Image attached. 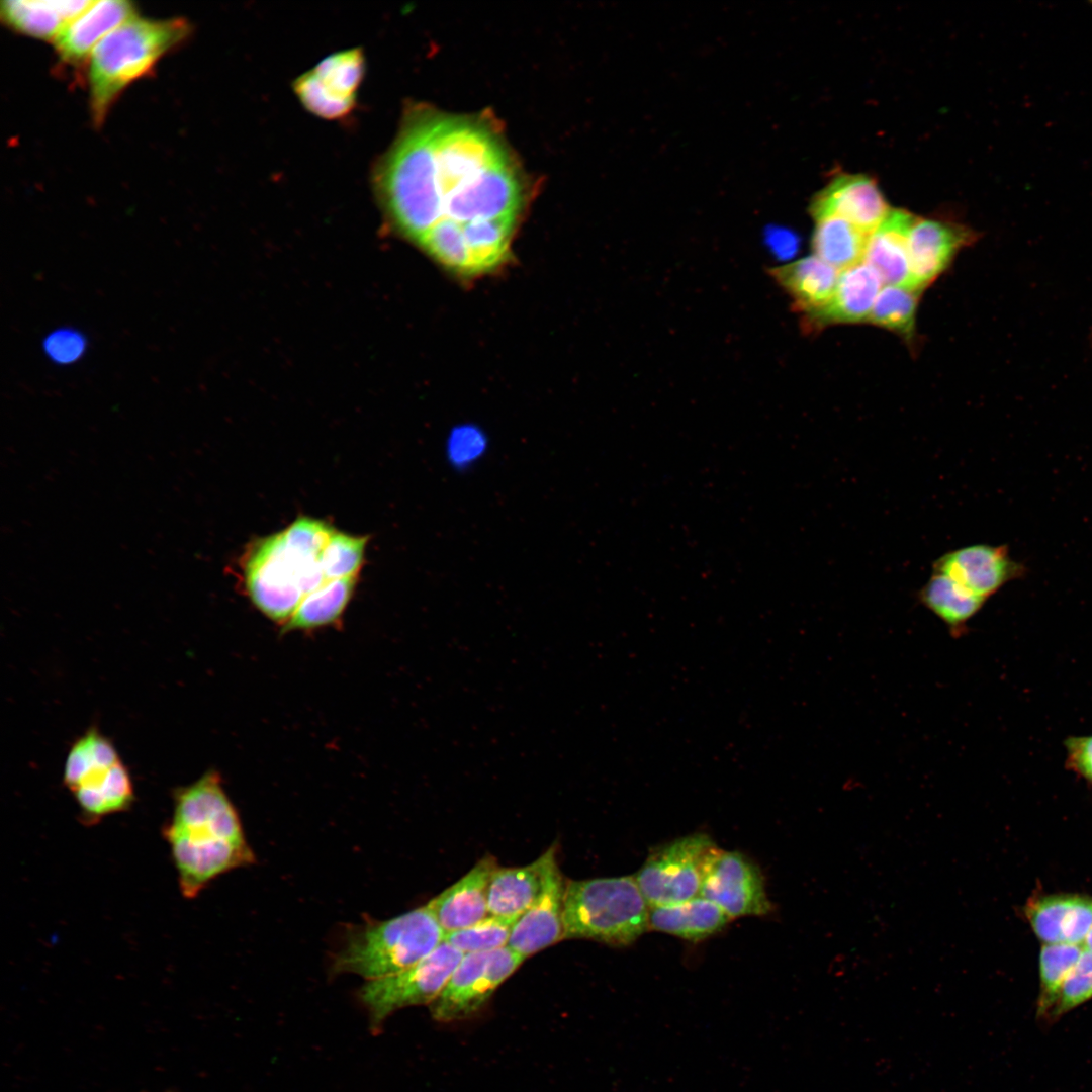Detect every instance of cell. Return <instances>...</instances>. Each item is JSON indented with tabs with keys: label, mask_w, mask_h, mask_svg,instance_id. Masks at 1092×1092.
Masks as SVG:
<instances>
[{
	"label": "cell",
	"mask_w": 1092,
	"mask_h": 1092,
	"mask_svg": "<svg viewBox=\"0 0 1092 1092\" xmlns=\"http://www.w3.org/2000/svg\"><path fill=\"white\" fill-rule=\"evenodd\" d=\"M1092 998V951L1084 947L1079 960L1062 982L1051 1006L1039 1018L1053 1023Z\"/></svg>",
	"instance_id": "33"
},
{
	"label": "cell",
	"mask_w": 1092,
	"mask_h": 1092,
	"mask_svg": "<svg viewBox=\"0 0 1092 1092\" xmlns=\"http://www.w3.org/2000/svg\"><path fill=\"white\" fill-rule=\"evenodd\" d=\"M524 960L509 946L463 954L439 996L430 1004L432 1016L449 1022L476 1013Z\"/></svg>",
	"instance_id": "10"
},
{
	"label": "cell",
	"mask_w": 1092,
	"mask_h": 1092,
	"mask_svg": "<svg viewBox=\"0 0 1092 1092\" xmlns=\"http://www.w3.org/2000/svg\"><path fill=\"white\" fill-rule=\"evenodd\" d=\"M93 0H5L0 19L10 30L54 42Z\"/></svg>",
	"instance_id": "22"
},
{
	"label": "cell",
	"mask_w": 1092,
	"mask_h": 1092,
	"mask_svg": "<svg viewBox=\"0 0 1092 1092\" xmlns=\"http://www.w3.org/2000/svg\"><path fill=\"white\" fill-rule=\"evenodd\" d=\"M1073 896L1053 895L1036 898L1026 906V916L1043 944L1063 943Z\"/></svg>",
	"instance_id": "36"
},
{
	"label": "cell",
	"mask_w": 1092,
	"mask_h": 1092,
	"mask_svg": "<svg viewBox=\"0 0 1092 1092\" xmlns=\"http://www.w3.org/2000/svg\"><path fill=\"white\" fill-rule=\"evenodd\" d=\"M649 909L634 875L567 881L564 939L629 945L649 929Z\"/></svg>",
	"instance_id": "5"
},
{
	"label": "cell",
	"mask_w": 1092,
	"mask_h": 1092,
	"mask_svg": "<svg viewBox=\"0 0 1092 1092\" xmlns=\"http://www.w3.org/2000/svg\"><path fill=\"white\" fill-rule=\"evenodd\" d=\"M488 450L489 440L486 433L471 423L454 426L445 439V460L456 471L473 468L484 459Z\"/></svg>",
	"instance_id": "35"
},
{
	"label": "cell",
	"mask_w": 1092,
	"mask_h": 1092,
	"mask_svg": "<svg viewBox=\"0 0 1092 1092\" xmlns=\"http://www.w3.org/2000/svg\"><path fill=\"white\" fill-rule=\"evenodd\" d=\"M1064 747L1066 767L1092 785V735L1069 736Z\"/></svg>",
	"instance_id": "40"
},
{
	"label": "cell",
	"mask_w": 1092,
	"mask_h": 1092,
	"mask_svg": "<svg viewBox=\"0 0 1092 1092\" xmlns=\"http://www.w3.org/2000/svg\"><path fill=\"white\" fill-rule=\"evenodd\" d=\"M1084 946L1086 948H1088L1090 951H1092V929L1089 932V934H1088V936H1087V938H1086V940L1084 942Z\"/></svg>",
	"instance_id": "41"
},
{
	"label": "cell",
	"mask_w": 1092,
	"mask_h": 1092,
	"mask_svg": "<svg viewBox=\"0 0 1092 1092\" xmlns=\"http://www.w3.org/2000/svg\"><path fill=\"white\" fill-rule=\"evenodd\" d=\"M914 218L908 211L891 209L867 238L862 262L877 272L883 284L918 290L911 276L907 244Z\"/></svg>",
	"instance_id": "19"
},
{
	"label": "cell",
	"mask_w": 1092,
	"mask_h": 1092,
	"mask_svg": "<svg viewBox=\"0 0 1092 1092\" xmlns=\"http://www.w3.org/2000/svg\"><path fill=\"white\" fill-rule=\"evenodd\" d=\"M46 356L55 364L68 365L77 362L86 352L87 339L78 330L64 327L50 332L42 342Z\"/></svg>",
	"instance_id": "39"
},
{
	"label": "cell",
	"mask_w": 1092,
	"mask_h": 1092,
	"mask_svg": "<svg viewBox=\"0 0 1092 1092\" xmlns=\"http://www.w3.org/2000/svg\"><path fill=\"white\" fill-rule=\"evenodd\" d=\"M814 255L838 271L862 262L868 235L838 216L814 219Z\"/></svg>",
	"instance_id": "26"
},
{
	"label": "cell",
	"mask_w": 1092,
	"mask_h": 1092,
	"mask_svg": "<svg viewBox=\"0 0 1092 1092\" xmlns=\"http://www.w3.org/2000/svg\"><path fill=\"white\" fill-rule=\"evenodd\" d=\"M718 849L705 833L686 835L653 849L634 875L649 906L699 896L706 869Z\"/></svg>",
	"instance_id": "8"
},
{
	"label": "cell",
	"mask_w": 1092,
	"mask_h": 1092,
	"mask_svg": "<svg viewBox=\"0 0 1092 1092\" xmlns=\"http://www.w3.org/2000/svg\"><path fill=\"white\" fill-rule=\"evenodd\" d=\"M920 290L885 285L879 292L867 323L911 339Z\"/></svg>",
	"instance_id": "28"
},
{
	"label": "cell",
	"mask_w": 1092,
	"mask_h": 1092,
	"mask_svg": "<svg viewBox=\"0 0 1092 1092\" xmlns=\"http://www.w3.org/2000/svg\"><path fill=\"white\" fill-rule=\"evenodd\" d=\"M509 160L482 122L412 110L375 163L372 185L392 224L421 243L452 202Z\"/></svg>",
	"instance_id": "1"
},
{
	"label": "cell",
	"mask_w": 1092,
	"mask_h": 1092,
	"mask_svg": "<svg viewBox=\"0 0 1092 1092\" xmlns=\"http://www.w3.org/2000/svg\"><path fill=\"white\" fill-rule=\"evenodd\" d=\"M1084 947L1082 944L1070 943L1043 944L1039 956L1038 1019L1051 1006L1062 982L1079 960Z\"/></svg>",
	"instance_id": "30"
},
{
	"label": "cell",
	"mask_w": 1092,
	"mask_h": 1092,
	"mask_svg": "<svg viewBox=\"0 0 1092 1092\" xmlns=\"http://www.w3.org/2000/svg\"><path fill=\"white\" fill-rule=\"evenodd\" d=\"M444 931L427 903L399 916L371 920L351 930L334 954L332 971L367 981L405 970L432 953Z\"/></svg>",
	"instance_id": "4"
},
{
	"label": "cell",
	"mask_w": 1092,
	"mask_h": 1092,
	"mask_svg": "<svg viewBox=\"0 0 1092 1092\" xmlns=\"http://www.w3.org/2000/svg\"><path fill=\"white\" fill-rule=\"evenodd\" d=\"M565 889L556 857L539 897L513 925L508 942L511 949L526 959L564 939Z\"/></svg>",
	"instance_id": "14"
},
{
	"label": "cell",
	"mask_w": 1092,
	"mask_h": 1092,
	"mask_svg": "<svg viewBox=\"0 0 1092 1092\" xmlns=\"http://www.w3.org/2000/svg\"><path fill=\"white\" fill-rule=\"evenodd\" d=\"M135 15L136 6L130 1H92L54 40L58 60L66 66L86 67L97 44L113 29Z\"/></svg>",
	"instance_id": "16"
},
{
	"label": "cell",
	"mask_w": 1092,
	"mask_h": 1092,
	"mask_svg": "<svg viewBox=\"0 0 1092 1092\" xmlns=\"http://www.w3.org/2000/svg\"><path fill=\"white\" fill-rule=\"evenodd\" d=\"M917 599L956 638L968 631V623L986 602L949 577L935 572L918 590Z\"/></svg>",
	"instance_id": "24"
},
{
	"label": "cell",
	"mask_w": 1092,
	"mask_h": 1092,
	"mask_svg": "<svg viewBox=\"0 0 1092 1092\" xmlns=\"http://www.w3.org/2000/svg\"><path fill=\"white\" fill-rule=\"evenodd\" d=\"M190 33L191 25L185 18L154 19L138 14L107 34L86 64L89 108L95 126L103 124L129 85L151 73Z\"/></svg>",
	"instance_id": "3"
},
{
	"label": "cell",
	"mask_w": 1092,
	"mask_h": 1092,
	"mask_svg": "<svg viewBox=\"0 0 1092 1092\" xmlns=\"http://www.w3.org/2000/svg\"><path fill=\"white\" fill-rule=\"evenodd\" d=\"M482 857L468 873L428 902L444 933L471 926L489 915L488 885L497 867Z\"/></svg>",
	"instance_id": "17"
},
{
	"label": "cell",
	"mask_w": 1092,
	"mask_h": 1092,
	"mask_svg": "<svg viewBox=\"0 0 1092 1092\" xmlns=\"http://www.w3.org/2000/svg\"><path fill=\"white\" fill-rule=\"evenodd\" d=\"M977 238V233L964 225L915 217L907 239L915 288L922 291L948 266L959 250Z\"/></svg>",
	"instance_id": "15"
},
{
	"label": "cell",
	"mask_w": 1092,
	"mask_h": 1092,
	"mask_svg": "<svg viewBox=\"0 0 1092 1092\" xmlns=\"http://www.w3.org/2000/svg\"><path fill=\"white\" fill-rule=\"evenodd\" d=\"M463 953L443 941L432 953L395 974L367 981L359 998L376 1028L394 1011L407 1006L431 1004L445 987Z\"/></svg>",
	"instance_id": "9"
},
{
	"label": "cell",
	"mask_w": 1092,
	"mask_h": 1092,
	"mask_svg": "<svg viewBox=\"0 0 1092 1092\" xmlns=\"http://www.w3.org/2000/svg\"><path fill=\"white\" fill-rule=\"evenodd\" d=\"M556 854L557 848L553 844L526 866H497L488 885L489 915L517 920L539 897Z\"/></svg>",
	"instance_id": "18"
},
{
	"label": "cell",
	"mask_w": 1092,
	"mask_h": 1092,
	"mask_svg": "<svg viewBox=\"0 0 1092 1092\" xmlns=\"http://www.w3.org/2000/svg\"><path fill=\"white\" fill-rule=\"evenodd\" d=\"M933 571L986 601L1019 577L1023 567L1011 559L1004 545L975 544L944 553L934 561Z\"/></svg>",
	"instance_id": "12"
},
{
	"label": "cell",
	"mask_w": 1092,
	"mask_h": 1092,
	"mask_svg": "<svg viewBox=\"0 0 1092 1092\" xmlns=\"http://www.w3.org/2000/svg\"><path fill=\"white\" fill-rule=\"evenodd\" d=\"M242 570L253 604L283 625L303 598L327 581L321 563L293 551L282 531L255 542L243 559Z\"/></svg>",
	"instance_id": "7"
},
{
	"label": "cell",
	"mask_w": 1092,
	"mask_h": 1092,
	"mask_svg": "<svg viewBox=\"0 0 1092 1092\" xmlns=\"http://www.w3.org/2000/svg\"><path fill=\"white\" fill-rule=\"evenodd\" d=\"M356 585V576L327 580L303 598L282 631H304L336 622L345 611Z\"/></svg>",
	"instance_id": "25"
},
{
	"label": "cell",
	"mask_w": 1092,
	"mask_h": 1092,
	"mask_svg": "<svg viewBox=\"0 0 1092 1092\" xmlns=\"http://www.w3.org/2000/svg\"><path fill=\"white\" fill-rule=\"evenodd\" d=\"M516 920L488 915L483 920L444 935V941L463 954L486 952L508 946Z\"/></svg>",
	"instance_id": "32"
},
{
	"label": "cell",
	"mask_w": 1092,
	"mask_h": 1092,
	"mask_svg": "<svg viewBox=\"0 0 1092 1092\" xmlns=\"http://www.w3.org/2000/svg\"><path fill=\"white\" fill-rule=\"evenodd\" d=\"M445 267L473 275V265L463 231L451 221L438 222L420 243Z\"/></svg>",
	"instance_id": "31"
},
{
	"label": "cell",
	"mask_w": 1092,
	"mask_h": 1092,
	"mask_svg": "<svg viewBox=\"0 0 1092 1092\" xmlns=\"http://www.w3.org/2000/svg\"><path fill=\"white\" fill-rule=\"evenodd\" d=\"M514 225V219H495L471 222L464 228L474 274L491 270L502 263L509 252Z\"/></svg>",
	"instance_id": "27"
},
{
	"label": "cell",
	"mask_w": 1092,
	"mask_h": 1092,
	"mask_svg": "<svg viewBox=\"0 0 1092 1092\" xmlns=\"http://www.w3.org/2000/svg\"><path fill=\"white\" fill-rule=\"evenodd\" d=\"M63 782L85 825H95L107 816L126 811L134 802L128 768L113 743L96 728L87 730L72 744Z\"/></svg>",
	"instance_id": "6"
},
{
	"label": "cell",
	"mask_w": 1092,
	"mask_h": 1092,
	"mask_svg": "<svg viewBox=\"0 0 1092 1092\" xmlns=\"http://www.w3.org/2000/svg\"><path fill=\"white\" fill-rule=\"evenodd\" d=\"M335 529L323 520L299 517L282 531L288 546L302 557L320 562Z\"/></svg>",
	"instance_id": "38"
},
{
	"label": "cell",
	"mask_w": 1092,
	"mask_h": 1092,
	"mask_svg": "<svg viewBox=\"0 0 1092 1092\" xmlns=\"http://www.w3.org/2000/svg\"><path fill=\"white\" fill-rule=\"evenodd\" d=\"M292 87L306 110L324 119H342L356 106V99L341 97L331 92L311 71L299 76Z\"/></svg>",
	"instance_id": "37"
},
{
	"label": "cell",
	"mask_w": 1092,
	"mask_h": 1092,
	"mask_svg": "<svg viewBox=\"0 0 1092 1092\" xmlns=\"http://www.w3.org/2000/svg\"><path fill=\"white\" fill-rule=\"evenodd\" d=\"M768 272L793 299V306L804 315V321L830 301L840 273L814 254L772 267Z\"/></svg>",
	"instance_id": "20"
},
{
	"label": "cell",
	"mask_w": 1092,
	"mask_h": 1092,
	"mask_svg": "<svg viewBox=\"0 0 1092 1092\" xmlns=\"http://www.w3.org/2000/svg\"><path fill=\"white\" fill-rule=\"evenodd\" d=\"M883 282L864 262L840 271L830 301L806 321L812 328L867 322Z\"/></svg>",
	"instance_id": "21"
},
{
	"label": "cell",
	"mask_w": 1092,
	"mask_h": 1092,
	"mask_svg": "<svg viewBox=\"0 0 1092 1092\" xmlns=\"http://www.w3.org/2000/svg\"><path fill=\"white\" fill-rule=\"evenodd\" d=\"M730 920L715 903L697 896L675 904L650 907L648 928L696 941L719 932Z\"/></svg>",
	"instance_id": "23"
},
{
	"label": "cell",
	"mask_w": 1092,
	"mask_h": 1092,
	"mask_svg": "<svg viewBox=\"0 0 1092 1092\" xmlns=\"http://www.w3.org/2000/svg\"><path fill=\"white\" fill-rule=\"evenodd\" d=\"M1090 341L1092 343V327H1091V332H1090Z\"/></svg>",
	"instance_id": "42"
},
{
	"label": "cell",
	"mask_w": 1092,
	"mask_h": 1092,
	"mask_svg": "<svg viewBox=\"0 0 1092 1092\" xmlns=\"http://www.w3.org/2000/svg\"><path fill=\"white\" fill-rule=\"evenodd\" d=\"M720 907L731 919L770 913L759 868L739 851L718 849L711 858L700 895Z\"/></svg>",
	"instance_id": "11"
},
{
	"label": "cell",
	"mask_w": 1092,
	"mask_h": 1092,
	"mask_svg": "<svg viewBox=\"0 0 1092 1092\" xmlns=\"http://www.w3.org/2000/svg\"><path fill=\"white\" fill-rule=\"evenodd\" d=\"M809 210L813 219L838 216L869 236L891 209L873 178L840 174L815 195Z\"/></svg>",
	"instance_id": "13"
},
{
	"label": "cell",
	"mask_w": 1092,
	"mask_h": 1092,
	"mask_svg": "<svg viewBox=\"0 0 1092 1092\" xmlns=\"http://www.w3.org/2000/svg\"><path fill=\"white\" fill-rule=\"evenodd\" d=\"M368 537L335 532L324 549L321 566L327 580L356 576Z\"/></svg>",
	"instance_id": "34"
},
{
	"label": "cell",
	"mask_w": 1092,
	"mask_h": 1092,
	"mask_svg": "<svg viewBox=\"0 0 1092 1092\" xmlns=\"http://www.w3.org/2000/svg\"><path fill=\"white\" fill-rule=\"evenodd\" d=\"M331 92L341 97L357 99V90L365 74L363 50L354 48L332 54L310 70Z\"/></svg>",
	"instance_id": "29"
},
{
	"label": "cell",
	"mask_w": 1092,
	"mask_h": 1092,
	"mask_svg": "<svg viewBox=\"0 0 1092 1092\" xmlns=\"http://www.w3.org/2000/svg\"><path fill=\"white\" fill-rule=\"evenodd\" d=\"M1092 5V1L1089 2Z\"/></svg>",
	"instance_id": "43"
},
{
	"label": "cell",
	"mask_w": 1092,
	"mask_h": 1092,
	"mask_svg": "<svg viewBox=\"0 0 1092 1092\" xmlns=\"http://www.w3.org/2000/svg\"><path fill=\"white\" fill-rule=\"evenodd\" d=\"M162 835L186 899L195 898L218 876L255 860L237 810L215 770L176 789L173 812Z\"/></svg>",
	"instance_id": "2"
}]
</instances>
